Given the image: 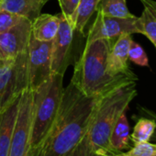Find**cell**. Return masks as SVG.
Wrapping results in <instances>:
<instances>
[{"label":"cell","instance_id":"1","mask_svg":"<svg viewBox=\"0 0 156 156\" xmlns=\"http://www.w3.org/2000/svg\"><path fill=\"white\" fill-rule=\"evenodd\" d=\"M98 98L86 96L70 82L51 128L28 156H65L87 135Z\"/></svg>","mask_w":156,"mask_h":156},{"label":"cell","instance_id":"2","mask_svg":"<svg viewBox=\"0 0 156 156\" xmlns=\"http://www.w3.org/2000/svg\"><path fill=\"white\" fill-rule=\"evenodd\" d=\"M112 44L109 39L87 41L75 63L71 83L87 97H100L125 81L138 80L135 74L112 76L108 73V58Z\"/></svg>","mask_w":156,"mask_h":156},{"label":"cell","instance_id":"3","mask_svg":"<svg viewBox=\"0 0 156 156\" xmlns=\"http://www.w3.org/2000/svg\"><path fill=\"white\" fill-rule=\"evenodd\" d=\"M137 81H125L98 98L87 131L91 151H110L108 140L111 130L137 97Z\"/></svg>","mask_w":156,"mask_h":156},{"label":"cell","instance_id":"4","mask_svg":"<svg viewBox=\"0 0 156 156\" xmlns=\"http://www.w3.org/2000/svg\"><path fill=\"white\" fill-rule=\"evenodd\" d=\"M62 79L63 75L51 74L47 81L32 90V129L30 151L41 141L56 117L63 90Z\"/></svg>","mask_w":156,"mask_h":156},{"label":"cell","instance_id":"5","mask_svg":"<svg viewBox=\"0 0 156 156\" xmlns=\"http://www.w3.org/2000/svg\"><path fill=\"white\" fill-rule=\"evenodd\" d=\"M29 87L28 49L18 56L0 62V107ZM30 88V87H29Z\"/></svg>","mask_w":156,"mask_h":156},{"label":"cell","instance_id":"6","mask_svg":"<svg viewBox=\"0 0 156 156\" xmlns=\"http://www.w3.org/2000/svg\"><path fill=\"white\" fill-rule=\"evenodd\" d=\"M33 91L26 88L20 97L11 147L9 156H28L32 129Z\"/></svg>","mask_w":156,"mask_h":156},{"label":"cell","instance_id":"7","mask_svg":"<svg viewBox=\"0 0 156 156\" xmlns=\"http://www.w3.org/2000/svg\"><path fill=\"white\" fill-rule=\"evenodd\" d=\"M142 34V26L140 18H116L106 16L100 11H97V17L92 24L88 35L87 41L98 39H117L122 34Z\"/></svg>","mask_w":156,"mask_h":156},{"label":"cell","instance_id":"8","mask_svg":"<svg viewBox=\"0 0 156 156\" xmlns=\"http://www.w3.org/2000/svg\"><path fill=\"white\" fill-rule=\"evenodd\" d=\"M51 41H41L30 37L28 46L29 87L36 89L51 76Z\"/></svg>","mask_w":156,"mask_h":156},{"label":"cell","instance_id":"9","mask_svg":"<svg viewBox=\"0 0 156 156\" xmlns=\"http://www.w3.org/2000/svg\"><path fill=\"white\" fill-rule=\"evenodd\" d=\"M60 17L61 22L58 31L51 41V74L64 75L70 62L74 29L68 18L62 14Z\"/></svg>","mask_w":156,"mask_h":156},{"label":"cell","instance_id":"10","mask_svg":"<svg viewBox=\"0 0 156 156\" xmlns=\"http://www.w3.org/2000/svg\"><path fill=\"white\" fill-rule=\"evenodd\" d=\"M32 20L23 18L17 25L0 33L1 60L14 58L28 49L31 37Z\"/></svg>","mask_w":156,"mask_h":156},{"label":"cell","instance_id":"11","mask_svg":"<svg viewBox=\"0 0 156 156\" xmlns=\"http://www.w3.org/2000/svg\"><path fill=\"white\" fill-rule=\"evenodd\" d=\"M131 34H122L113 42L108 58V71L112 76L134 75L129 67V49L131 42Z\"/></svg>","mask_w":156,"mask_h":156},{"label":"cell","instance_id":"12","mask_svg":"<svg viewBox=\"0 0 156 156\" xmlns=\"http://www.w3.org/2000/svg\"><path fill=\"white\" fill-rule=\"evenodd\" d=\"M20 97L0 107V156L9 155Z\"/></svg>","mask_w":156,"mask_h":156},{"label":"cell","instance_id":"13","mask_svg":"<svg viewBox=\"0 0 156 156\" xmlns=\"http://www.w3.org/2000/svg\"><path fill=\"white\" fill-rule=\"evenodd\" d=\"M45 3V0H0V9L33 20Z\"/></svg>","mask_w":156,"mask_h":156},{"label":"cell","instance_id":"14","mask_svg":"<svg viewBox=\"0 0 156 156\" xmlns=\"http://www.w3.org/2000/svg\"><path fill=\"white\" fill-rule=\"evenodd\" d=\"M60 22L61 17L40 14L32 20L31 35L41 41H51L58 31Z\"/></svg>","mask_w":156,"mask_h":156},{"label":"cell","instance_id":"15","mask_svg":"<svg viewBox=\"0 0 156 156\" xmlns=\"http://www.w3.org/2000/svg\"><path fill=\"white\" fill-rule=\"evenodd\" d=\"M129 124L125 112L119 117L111 130L108 140L109 151L112 152H123V151L129 148Z\"/></svg>","mask_w":156,"mask_h":156},{"label":"cell","instance_id":"16","mask_svg":"<svg viewBox=\"0 0 156 156\" xmlns=\"http://www.w3.org/2000/svg\"><path fill=\"white\" fill-rule=\"evenodd\" d=\"M100 1L101 0H80L73 15L70 19L74 30L84 33L87 22L98 10Z\"/></svg>","mask_w":156,"mask_h":156},{"label":"cell","instance_id":"17","mask_svg":"<svg viewBox=\"0 0 156 156\" xmlns=\"http://www.w3.org/2000/svg\"><path fill=\"white\" fill-rule=\"evenodd\" d=\"M156 129V122L147 117L140 118L137 120L133 131L130 134V140L134 143H140L149 141Z\"/></svg>","mask_w":156,"mask_h":156},{"label":"cell","instance_id":"18","mask_svg":"<svg viewBox=\"0 0 156 156\" xmlns=\"http://www.w3.org/2000/svg\"><path fill=\"white\" fill-rule=\"evenodd\" d=\"M127 0H101L98 10L106 16L116 18H133L127 7ZM97 10V11H98Z\"/></svg>","mask_w":156,"mask_h":156},{"label":"cell","instance_id":"19","mask_svg":"<svg viewBox=\"0 0 156 156\" xmlns=\"http://www.w3.org/2000/svg\"><path fill=\"white\" fill-rule=\"evenodd\" d=\"M140 17L141 26H142V34H144L156 48V17L153 13L146 7Z\"/></svg>","mask_w":156,"mask_h":156},{"label":"cell","instance_id":"20","mask_svg":"<svg viewBox=\"0 0 156 156\" xmlns=\"http://www.w3.org/2000/svg\"><path fill=\"white\" fill-rule=\"evenodd\" d=\"M129 60L141 67H149V60L142 47L133 40L129 49Z\"/></svg>","mask_w":156,"mask_h":156},{"label":"cell","instance_id":"21","mask_svg":"<svg viewBox=\"0 0 156 156\" xmlns=\"http://www.w3.org/2000/svg\"><path fill=\"white\" fill-rule=\"evenodd\" d=\"M123 154L124 156H155L156 143L149 141L137 143Z\"/></svg>","mask_w":156,"mask_h":156},{"label":"cell","instance_id":"22","mask_svg":"<svg viewBox=\"0 0 156 156\" xmlns=\"http://www.w3.org/2000/svg\"><path fill=\"white\" fill-rule=\"evenodd\" d=\"M23 17L0 9V33L5 32L17 25Z\"/></svg>","mask_w":156,"mask_h":156},{"label":"cell","instance_id":"23","mask_svg":"<svg viewBox=\"0 0 156 156\" xmlns=\"http://www.w3.org/2000/svg\"><path fill=\"white\" fill-rule=\"evenodd\" d=\"M89 151H90V147H89L88 137L87 133V135L83 138V140L72 151H70L65 156H88Z\"/></svg>","mask_w":156,"mask_h":156},{"label":"cell","instance_id":"24","mask_svg":"<svg viewBox=\"0 0 156 156\" xmlns=\"http://www.w3.org/2000/svg\"><path fill=\"white\" fill-rule=\"evenodd\" d=\"M79 1L80 0H58L59 6L62 9V14L70 20L73 15Z\"/></svg>","mask_w":156,"mask_h":156},{"label":"cell","instance_id":"25","mask_svg":"<svg viewBox=\"0 0 156 156\" xmlns=\"http://www.w3.org/2000/svg\"><path fill=\"white\" fill-rule=\"evenodd\" d=\"M140 112H141L142 114L146 115L148 118L152 119L156 122V113H154L152 110L148 109V108H143V107H140ZM151 140H152L156 141V129H155V131H154V133H153V135H152V137H151Z\"/></svg>","mask_w":156,"mask_h":156},{"label":"cell","instance_id":"26","mask_svg":"<svg viewBox=\"0 0 156 156\" xmlns=\"http://www.w3.org/2000/svg\"><path fill=\"white\" fill-rule=\"evenodd\" d=\"M140 1L144 7L148 8L156 17V1H154V0H140Z\"/></svg>","mask_w":156,"mask_h":156},{"label":"cell","instance_id":"27","mask_svg":"<svg viewBox=\"0 0 156 156\" xmlns=\"http://www.w3.org/2000/svg\"><path fill=\"white\" fill-rule=\"evenodd\" d=\"M88 156H124L123 152H112V151H106V152H98V151H89Z\"/></svg>","mask_w":156,"mask_h":156},{"label":"cell","instance_id":"28","mask_svg":"<svg viewBox=\"0 0 156 156\" xmlns=\"http://www.w3.org/2000/svg\"><path fill=\"white\" fill-rule=\"evenodd\" d=\"M0 62H1V57H0Z\"/></svg>","mask_w":156,"mask_h":156},{"label":"cell","instance_id":"29","mask_svg":"<svg viewBox=\"0 0 156 156\" xmlns=\"http://www.w3.org/2000/svg\"><path fill=\"white\" fill-rule=\"evenodd\" d=\"M155 156H156V155H155Z\"/></svg>","mask_w":156,"mask_h":156}]
</instances>
